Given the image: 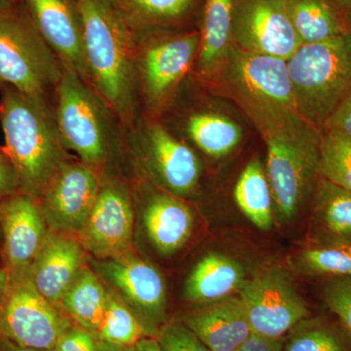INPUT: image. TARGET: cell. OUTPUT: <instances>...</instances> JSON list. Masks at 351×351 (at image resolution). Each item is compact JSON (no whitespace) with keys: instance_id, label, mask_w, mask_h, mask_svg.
Wrapping results in <instances>:
<instances>
[{"instance_id":"cell-11","label":"cell","mask_w":351,"mask_h":351,"mask_svg":"<svg viewBox=\"0 0 351 351\" xmlns=\"http://www.w3.org/2000/svg\"><path fill=\"white\" fill-rule=\"evenodd\" d=\"M99 191L91 166L69 161L62 164L36 199L48 228L77 237Z\"/></svg>"},{"instance_id":"cell-42","label":"cell","mask_w":351,"mask_h":351,"mask_svg":"<svg viewBox=\"0 0 351 351\" xmlns=\"http://www.w3.org/2000/svg\"><path fill=\"white\" fill-rule=\"evenodd\" d=\"M99 351H136L135 346H122L112 345V343H106L101 341L100 348Z\"/></svg>"},{"instance_id":"cell-36","label":"cell","mask_w":351,"mask_h":351,"mask_svg":"<svg viewBox=\"0 0 351 351\" xmlns=\"http://www.w3.org/2000/svg\"><path fill=\"white\" fill-rule=\"evenodd\" d=\"M323 130H338L351 138V86L328 119Z\"/></svg>"},{"instance_id":"cell-5","label":"cell","mask_w":351,"mask_h":351,"mask_svg":"<svg viewBox=\"0 0 351 351\" xmlns=\"http://www.w3.org/2000/svg\"><path fill=\"white\" fill-rule=\"evenodd\" d=\"M56 56L22 1L0 10V84L43 97L62 77Z\"/></svg>"},{"instance_id":"cell-9","label":"cell","mask_w":351,"mask_h":351,"mask_svg":"<svg viewBox=\"0 0 351 351\" xmlns=\"http://www.w3.org/2000/svg\"><path fill=\"white\" fill-rule=\"evenodd\" d=\"M237 295L243 302L252 332L261 336L284 338L309 315L306 302L278 267L265 269L245 280Z\"/></svg>"},{"instance_id":"cell-12","label":"cell","mask_w":351,"mask_h":351,"mask_svg":"<svg viewBox=\"0 0 351 351\" xmlns=\"http://www.w3.org/2000/svg\"><path fill=\"white\" fill-rule=\"evenodd\" d=\"M134 216L128 193L110 184L100 188L97 199L77 235L85 252L96 260L130 255Z\"/></svg>"},{"instance_id":"cell-13","label":"cell","mask_w":351,"mask_h":351,"mask_svg":"<svg viewBox=\"0 0 351 351\" xmlns=\"http://www.w3.org/2000/svg\"><path fill=\"white\" fill-rule=\"evenodd\" d=\"M2 256L8 278L31 274L48 228L38 200L23 193L0 200Z\"/></svg>"},{"instance_id":"cell-8","label":"cell","mask_w":351,"mask_h":351,"mask_svg":"<svg viewBox=\"0 0 351 351\" xmlns=\"http://www.w3.org/2000/svg\"><path fill=\"white\" fill-rule=\"evenodd\" d=\"M94 271L108 284L151 338H156L167 319V294L162 274L152 263L130 255L92 261Z\"/></svg>"},{"instance_id":"cell-37","label":"cell","mask_w":351,"mask_h":351,"mask_svg":"<svg viewBox=\"0 0 351 351\" xmlns=\"http://www.w3.org/2000/svg\"><path fill=\"white\" fill-rule=\"evenodd\" d=\"M19 178L10 159L0 154V200L19 193Z\"/></svg>"},{"instance_id":"cell-30","label":"cell","mask_w":351,"mask_h":351,"mask_svg":"<svg viewBox=\"0 0 351 351\" xmlns=\"http://www.w3.org/2000/svg\"><path fill=\"white\" fill-rule=\"evenodd\" d=\"M319 177L351 191V138L338 130H323Z\"/></svg>"},{"instance_id":"cell-48","label":"cell","mask_w":351,"mask_h":351,"mask_svg":"<svg viewBox=\"0 0 351 351\" xmlns=\"http://www.w3.org/2000/svg\"><path fill=\"white\" fill-rule=\"evenodd\" d=\"M0 351H1V350H0Z\"/></svg>"},{"instance_id":"cell-39","label":"cell","mask_w":351,"mask_h":351,"mask_svg":"<svg viewBox=\"0 0 351 351\" xmlns=\"http://www.w3.org/2000/svg\"><path fill=\"white\" fill-rule=\"evenodd\" d=\"M0 350L1 351H53L51 350H39V348H27L9 341V339H0Z\"/></svg>"},{"instance_id":"cell-20","label":"cell","mask_w":351,"mask_h":351,"mask_svg":"<svg viewBox=\"0 0 351 351\" xmlns=\"http://www.w3.org/2000/svg\"><path fill=\"white\" fill-rule=\"evenodd\" d=\"M147 237L157 252L170 256L188 242L193 230L191 208L176 196L157 195L143 214Z\"/></svg>"},{"instance_id":"cell-32","label":"cell","mask_w":351,"mask_h":351,"mask_svg":"<svg viewBox=\"0 0 351 351\" xmlns=\"http://www.w3.org/2000/svg\"><path fill=\"white\" fill-rule=\"evenodd\" d=\"M301 262L313 274L351 277L350 247L311 249L302 254Z\"/></svg>"},{"instance_id":"cell-41","label":"cell","mask_w":351,"mask_h":351,"mask_svg":"<svg viewBox=\"0 0 351 351\" xmlns=\"http://www.w3.org/2000/svg\"><path fill=\"white\" fill-rule=\"evenodd\" d=\"M351 29V0H335Z\"/></svg>"},{"instance_id":"cell-26","label":"cell","mask_w":351,"mask_h":351,"mask_svg":"<svg viewBox=\"0 0 351 351\" xmlns=\"http://www.w3.org/2000/svg\"><path fill=\"white\" fill-rule=\"evenodd\" d=\"M240 210L262 230L272 226V195L267 173L258 159H254L240 175L234 189Z\"/></svg>"},{"instance_id":"cell-29","label":"cell","mask_w":351,"mask_h":351,"mask_svg":"<svg viewBox=\"0 0 351 351\" xmlns=\"http://www.w3.org/2000/svg\"><path fill=\"white\" fill-rule=\"evenodd\" d=\"M97 335L101 341L122 346H135L141 339L149 338L137 316L108 287L107 306Z\"/></svg>"},{"instance_id":"cell-17","label":"cell","mask_w":351,"mask_h":351,"mask_svg":"<svg viewBox=\"0 0 351 351\" xmlns=\"http://www.w3.org/2000/svg\"><path fill=\"white\" fill-rule=\"evenodd\" d=\"M201 34L189 32L149 44L143 58V82L147 99L162 100L186 73L199 53Z\"/></svg>"},{"instance_id":"cell-1","label":"cell","mask_w":351,"mask_h":351,"mask_svg":"<svg viewBox=\"0 0 351 351\" xmlns=\"http://www.w3.org/2000/svg\"><path fill=\"white\" fill-rule=\"evenodd\" d=\"M242 101L267 145L265 173L277 212L292 219L319 179L322 131L295 110Z\"/></svg>"},{"instance_id":"cell-22","label":"cell","mask_w":351,"mask_h":351,"mask_svg":"<svg viewBox=\"0 0 351 351\" xmlns=\"http://www.w3.org/2000/svg\"><path fill=\"white\" fill-rule=\"evenodd\" d=\"M285 4L302 44L323 43L351 31L335 0H285Z\"/></svg>"},{"instance_id":"cell-47","label":"cell","mask_w":351,"mask_h":351,"mask_svg":"<svg viewBox=\"0 0 351 351\" xmlns=\"http://www.w3.org/2000/svg\"><path fill=\"white\" fill-rule=\"evenodd\" d=\"M350 248H351V246H350Z\"/></svg>"},{"instance_id":"cell-45","label":"cell","mask_w":351,"mask_h":351,"mask_svg":"<svg viewBox=\"0 0 351 351\" xmlns=\"http://www.w3.org/2000/svg\"><path fill=\"white\" fill-rule=\"evenodd\" d=\"M0 241H2L1 228H0Z\"/></svg>"},{"instance_id":"cell-33","label":"cell","mask_w":351,"mask_h":351,"mask_svg":"<svg viewBox=\"0 0 351 351\" xmlns=\"http://www.w3.org/2000/svg\"><path fill=\"white\" fill-rule=\"evenodd\" d=\"M327 306L351 335V277H336L323 288Z\"/></svg>"},{"instance_id":"cell-4","label":"cell","mask_w":351,"mask_h":351,"mask_svg":"<svg viewBox=\"0 0 351 351\" xmlns=\"http://www.w3.org/2000/svg\"><path fill=\"white\" fill-rule=\"evenodd\" d=\"M287 64L298 114L322 131L351 86V31L302 44Z\"/></svg>"},{"instance_id":"cell-24","label":"cell","mask_w":351,"mask_h":351,"mask_svg":"<svg viewBox=\"0 0 351 351\" xmlns=\"http://www.w3.org/2000/svg\"><path fill=\"white\" fill-rule=\"evenodd\" d=\"M315 219L329 247L351 246V191L319 177L316 182Z\"/></svg>"},{"instance_id":"cell-40","label":"cell","mask_w":351,"mask_h":351,"mask_svg":"<svg viewBox=\"0 0 351 351\" xmlns=\"http://www.w3.org/2000/svg\"><path fill=\"white\" fill-rule=\"evenodd\" d=\"M136 351H164L156 338H145L141 339L135 346Z\"/></svg>"},{"instance_id":"cell-18","label":"cell","mask_w":351,"mask_h":351,"mask_svg":"<svg viewBox=\"0 0 351 351\" xmlns=\"http://www.w3.org/2000/svg\"><path fill=\"white\" fill-rule=\"evenodd\" d=\"M212 351H234L252 330L239 295L202 304L182 314L180 319Z\"/></svg>"},{"instance_id":"cell-16","label":"cell","mask_w":351,"mask_h":351,"mask_svg":"<svg viewBox=\"0 0 351 351\" xmlns=\"http://www.w3.org/2000/svg\"><path fill=\"white\" fill-rule=\"evenodd\" d=\"M85 262V250L76 235L48 230L32 265V282L45 299L61 307L62 298Z\"/></svg>"},{"instance_id":"cell-25","label":"cell","mask_w":351,"mask_h":351,"mask_svg":"<svg viewBox=\"0 0 351 351\" xmlns=\"http://www.w3.org/2000/svg\"><path fill=\"white\" fill-rule=\"evenodd\" d=\"M234 0H205L201 29L199 66L209 73L226 59L232 46Z\"/></svg>"},{"instance_id":"cell-10","label":"cell","mask_w":351,"mask_h":351,"mask_svg":"<svg viewBox=\"0 0 351 351\" xmlns=\"http://www.w3.org/2000/svg\"><path fill=\"white\" fill-rule=\"evenodd\" d=\"M232 44L288 61L302 43L285 0H234Z\"/></svg>"},{"instance_id":"cell-34","label":"cell","mask_w":351,"mask_h":351,"mask_svg":"<svg viewBox=\"0 0 351 351\" xmlns=\"http://www.w3.org/2000/svg\"><path fill=\"white\" fill-rule=\"evenodd\" d=\"M156 339L164 351H212L181 320L166 323Z\"/></svg>"},{"instance_id":"cell-2","label":"cell","mask_w":351,"mask_h":351,"mask_svg":"<svg viewBox=\"0 0 351 351\" xmlns=\"http://www.w3.org/2000/svg\"><path fill=\"white\" fill-rule=\"evenodd\" d=\"M82 17L89 82L121 117L130 114L135 92L136 29L113 0H75Z\"/></svg>"},{"instance_id":"cell-14","label":"cell","mask_w":351,"mask_h":351,"mask_svg":"<svg viewBox=\"0 0 351 351\" xmlns=\"http://www.w3.org/2000/svg\"><path fill=\"white\" fill-rule=\"evenodd\" d=\"M226 57L230 80L242 99L297 112L286 60L249 52L233 44Z\"/></svg>"},{"instance_id":"cell-3","label":"cell","mask_w":351,"mask_h":351,"mask_svg":"<svg viewBox=\"0 0 351 351\" xmlns=\"http://www.w3.org/2000/svg\"><path fill=\"white\" fill-rule=\"evenodd\" d=\"M0 121L5 154L19 178L20 193L38 199L58 168L68 161L57 122L43 97L3 85Z\"/></svg>"},{"instance_id":"cell-7","label":"cell","mask_w":351,"mask_h":351,"mask_svg":"<svg viewBox=\"0 0 351 351\" xmlns=\"http://www.w3.org/2000/svg\"><path fill=\"white\" fill-rule=\"evenodd\" d=\"M73 321L63 308L38 292L31 274L8 278L0 302V336L17 345L54 350L58 339Z\"/></svg>"},{"instance_id":"cell-21","label":"cell","mask_w":351,"mask_h":351,"mask_svg":"<svg viewBox=\"0 0 351 351\" xmlns=\"http://www.w3.org/2000/svg\"><path fill=\"white\" fill-rule=\"evenodd\" d=\"M244 282L243 267L239 262L211 252L191 270L184 283V297L189 302L202 306L239 292Z\"/></svg>"},{"instance_id":"cell-6","label":"cell","mask_w":351,"mask_h":351,"mask_svg":"<svg viewBox=\"0 0 351 351\" xmlns=\"http://www.w3.org/2000/svg\"><path fill=\"white\" fill-rule=\"evenodd\" d=\"M57 126L66 149L88 166L98 165L110 151L107 104L71 69L64 68L57 84Z\"/></svg>"},{"instance_id":"cell-44","label":"cell","mask_w":351,"mask_h":351,"mask_svg":"<svg viewBox=\"0 0 351 351\" xmlns=\"http://www.w3.org/2000/svg\"><path fill=\"white\" fill-rule=\"evenodd\" d=\"M20 0H0V10L11 8L15 6Z\"/></svg>"},{"instance_id":"cell-15","label":"cell","mask_w":351,"mask_h":351,"mask_svg":"<svg viewBox=\"0 0 351 351\" xmlns=\"http://www.w3.org/2000/svg\"><path fill=\"white\" fill-rule=\"evenodd\" d=\"M44 41L64 68L89 82L82 17L75 0H21Z\"/></svg>"},{"instance_id":"cell-38","label":"cell","mask_w":351,"mask_h":351,"mask_svg":"<svg viewBox=\"0 0 351 351\" xmlns=\"http://www.w3.org/2000/svg\"><path fill=\"white\" fill-rule=\"evenodd\" d=\"M285 338H269L252 332L250 337L234 351H284Z\"/></svg>"},{"instance_id":"cell-28","label":"cell","mask_w":351,"mask_h":351,"mask_svg":"<svg viewBox=\"0 0 351 351\" xmlns=\"http://www.w3.org/2000/svg\"><path fill=\"white\" fill-rule=\"evenodd\" d=\"M188 131L200 149L216 158L232 152L242 138L241 128L237 123L214 113L193 115Z\"/></svg>"},{"instance_id":"cell-43","label":"cell","mask_w":351,"mask_h":351,"mask_svg":"<svg viewBox=\"0 0 351 351\" xmlns=\"http://www.w3.org/2000/svg\"><path fill=\"white\" fill-rule=\"evenodd\" d=\"M7 286H8V274L4 267H0V302L5 295Z\"/></svg>"},{"instance_id":"cell-27","label":"cell","mask_w":351,"mask_h":351,"mask_svg":"<svg viewBox=\"0 0 351 351\" xmlns=\"http://www.w3.org/2000/svg\"><path fill=\"white\" fill-rule=\"evenodd\" d=\"M136 31L181 23L197 0H113Z\"/></svg>"},{"instance_id":"cell-31","label":"cell","mask_w":351,"mask_h":351,"mask_svg":"<svg viewBox=\"0 0 351 351\" xmlns=\"http://www.w3.org/2000/svg\"><path fill=\"white\" fill-rule=\"evenodd\" d=\"M284 351H350L346 339L318 320H304L288 332Z\"/></svg>"},{"instance_id":"cell-46","label":"cell","mask_w":351,"mask_h":351,"mask_svg":"<svg viewBox=\"0 0 351 351\" xmlns=\"http://www.w3.org/2000/svg\"><path fill=\"white\" fill-rule=\"evenodd\" d=\"M0 339H1V336H0Z\"/></svg>"},{"instance_id":"cell-35","label":"cell","mask_w":351,"mask_h":351,"mask_svg":"<svg viewBox=\"0 0 351 351\" xmlns=\"http://www.w3.org/2000/svg\"><path fill=\"white\" fill-rule=\"evenodd\" d=\"M100 345L96 332L73 323L61 335L53 351H99Z\"/></svg>"},{"instance_id":"cell-23","label":"cell","mask_w":351,"mask_h":351,"mask_svg":"<svg viewBox=\"0 0 351 351\" xmlns=\"http://www.w3.org/2000/svg\"><path fill=\"white\" fill-rule=\"evenodd\" d=\"M107 301V286L93 269L85 265L64 293L60 306L75 324L97 332Z\"/></svg>"},{"instance_id":"cell-19","label":"cell","mask_w":351,"mask_h":351,"mask_svg":"<svg viewBox=\"0 0 351 351\" xmlns=\"http://www.w3.org/2000/svg\"><path fill=\"white\" fill-rule=\"evenodd\" d=\"M145 160L152 174L173 195H188L197 186L201 172L197 156L163 127L154 125L147 131Z\"/></svg>"}]
</instances>
